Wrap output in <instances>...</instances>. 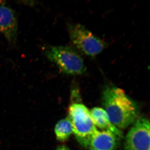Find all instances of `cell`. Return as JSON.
I'll return each instance as SVG.
<instances>
[{
    "label": "cell",
    "mask_w": 150,
    "mask_h": 150,
    "mask_svg": "<svg viewBox=\"0 0 150 150\" xmlns=\"http://www.w3.org/2000/svg\"><path fill=\"white\" fill-rule=\"evenodd\" d=\"M54 132L56 139L60 142H64L69 139L73 134V129L72 123L68 117L56 123Z\"/></svg>",
    "instance_id": "9c48e42d"
},
{
    "label": "cell",
    "mask_w": 150,
    "mask_h": 150,
    "mask_svg": "<svg viewBox=\"0 0 150 150\" xmlns=\"http://www.w3.org/2000/svg\"><path fill=\"white\" fill-rule=\"evenodd\" d=\"M102 101L110 121L119 130L127 128L137 120L138 107L121 88L114 86L107 87L103 93Z\"/></svg>",
    "instance_id": "6da1fadb"
},
{
    "label": "cell",
    "mask_w": 150,
    "mask_h": 150,
    "mask_svg": "<svg viewBox=\"0 0 150 150\" xmlns=\"http://www.w3.org/2000/svg\"><path fill=\"white\" fill-rule=\"evenodd\" d=\"M150 144L149 121L140 117L126 135L124 150H150Z\"/></svg>",
    "instance_id": "5b68a950"
},
{
    "label": "cell",
    "mask_w": 150,
    "mask_h": 150,
    "mask_svg": "<svg viewBox=\"0 0 150 150\" xmlns=\"http://www.w3.org/2000/svg\"><path fill=\"white\" fill-rule=\"evenodd\" d=\"M118 138L109 131L97 130L91 138L88 147L93 150H115Z\"/></svg>",
    "instance_id": "52a82bcc"
},
{
    "label": "cell",
    "mask_w": 150,
    "mask_h": 150,
    "mask_svg": "<svg viewBox=\"0 0 150 150\" xmlns=\"http://www.w3.org/2000/svg\"><path fill=\"white\" fill-rule=\"evenodd\" d=\"M44 53L48 60L56 65L63 74L79 76L86 71V67L82 57L72 47L47 46L44 48Z\"/></svg>",
    "instance_id": "7a4b0ae2"
},
{
    "label": "cell",
    "mask_w": 150,
    "mask_h": 150,
    "mask_svg": "<svg viewBox=\"0 0 150 150\" xmlns=\"http://www.w3.org/2000/svg\"><path fill=\"white\" fill-rule=\"evenodd\" d=\"M70 40L82 53L93 57L102 52L105 43L82 25L70 23L68 25Z\"/></svg>",
    "instance_id": "277c9868"
},
{
    "label": "cell",
    "mask_w": 150,
    "mask_h": 150,
    "mask_svg": "<svg viewBox=\"0 0 150 150\" xmlns=\"http://www.w3.org/2000/svg\"><path fill=\"white\" fill-rule=\"evenodd\" d=\"M3 3H4V1H0V5L3 4Z\"/></svg>",
    "instance_id": "8fae6325"
},
{
    "label": "cell",
    "mask_w": 150,
    "mask_h": 150,
    "mask_svg": "<svg viewBox=\"0 0 150 150\" xmlns=\"http://www.w3.org/2000/svg\"><path fill=\"white\" fill-rule=\"evenodd\" d=\"M67 117L72 123L73 134L78 142L88 147L91 138L97 130L90 110L81 103H74L69 107Z\"/></svg>",
    "instance_id": "3957f363"
},
{
    "label": "cell",
    "mask_w": 150,
    "mask_h": 150,
    "mask_svg": "<svg viewBox=\"0 0 150 150\" xmlns=\"http://www.w3.org/2000/svg\"><path fill=\"white\" fill-rule=\"evenodd\" d=\"M90 150H91V149H90Z\"/></svg>",
    "instance_id": "7c38bea8"
},
{
    "label": "cell",
    "mask_w": 150,
    "mask_h": 150,
    "mask_svg": "<svg viewBox=\"0 0 150 150\" xmlns=\"http://www.w3.org/2000/svg\"><path fill=\"white\" fill-rule=\"evenodd\" d=\"M90 111L96 126L103 131L111 132L119 139L123 138V133L112 124L104 109L95 107Z\"/></svg>",
    "instance_id": "ba28073f"
},
{
    "label": "cell",
    "mask_w": 150,
    "mask_h": 150,
    "mask_svg": "<svg viewBox=\"0 0 150 150\" xmlns=\"http://www.w3.org/2000/svg\"><path fill=\"white\" fill-rule=\"evenodd\" d=\"M18 23L16 14L10 8L0 5V33L9 42L15 43L18 36Z\"/></svg>",
    "instance_id": "8992f818"
},
{
    "label": "cell",
    "mask_w": 150,
    "mask_h": 150,
    "mask_svg": "<svg viewBox=\"0 0 150 150\" xmlns=\"http://www.w3.org/2000/svg\"><path fill=\"white\" fill-rule=\"evenodd\" d=\"M55 150H70L67 146L65 145H62V146H59Z\"/></svg>",
    "instance_id": "30bf717a"
}]
</instances>
